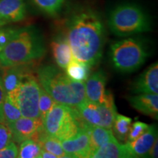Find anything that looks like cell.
I'll return each mask as SVG.
<instances>
[{"instance_id": "1", "label": "cell", "mask_w": 158, "mask_h": 158, "mask_svg": "<svg viewBox=\"0 0 158 158\" xmlns=\"http://www.w3.org/2000/svg\"><path fill=\"white\" fill-rule=\"evenodd\" d=\"M66 39L73 59L92 67L101 59L105 42L102 20L92 10L75 13L67 23Z\"/></svg>"}, {"instance_id": "2", "label": "cell", "mask_w": 158, "mask_h": 158, "mask_svg": "<svg viewBox=\"0 0 158 158\" xmlns=\"http://www.w3.org/2000/svg\"><path fill=\"white\" fill-rule=\"evenodd\" d=\"M37 80L57 103L76 108L86 100L84 82L73 80L54 65L37 69Z\"/></svg>"}, {"instance_id": "3", "label": "cell", "mask_w": 158, "mask_h": 158, "mask_svg": "<svg viewBox=\"0 0 158 158\" xmlns=\"http://www.w3.org/2000/svg\"><path fill=\"white\" fill-rule=\"evenodd\" d=\"M45 51L43 40L35 29H21L0 51V67L4 68L27 64L42 58Z\"/></svg>"}, {"instance_id": "4", "label": "cell", "mask_w": 158, "mask_h": 158, "mask_svg": "<svg viewBox=\"0 0 158 158\" xmlns=\"http://www.w3.org/2000/svg\"><path fill=\"white\" fill-rule=\"evenodd\" d=\"M108 23L110 30L118 37H127L150 30L147 15L141 7L132 3H124L116 7L110 12Z\"/></svg>"}, {"instance_id": "5", "label": "cell", "mask_w": 158, "mask_h": 158, "mask_svg": "<svg viewBox=\"0 0 158 158\" xmlns=\"http://www.w3.org/2000/svg\"><path fill=\"white\" fill-rule=\"evenodd\" d=\"M42 124L47 135L61 141L76 135L83 122L76 108L56 102L42 119Z\"/></svg>"}, {"instance_id": "6", "label": "cell", "mask_w": 158, "mask_h": 158, "mask_svg": "<svg viewBox=\"0 0 158 158\" xmlns=\"http://www.w3.org/2000/svg\"><path fill=\"white\" fill-rule=\"evenodd\" d=\"M109 55L116 70L122 73H131L141 68L149 54L140 40L125 38L110 45Z\"/></svg>"}, {"instance_id": "7", "label": "cell", "mask_w": 158, "mask_h": 158, "mask_svg": "<svg viewBox=\"0 0 158 158\" xmlns=\"http://www.w3.org/2000/svg\"><path fill=\"white\" fill-rule=\"evenodd\" d=\"M40 87L38 80L30 73L25 77L15 90L6 94L19 108L22 116L40 118L39 112Z\"/></svg>"}, {"instance_id": "8", "label": "cell", "mask_w": 158, "mask_h": 158, "mask_svg": "<svg viewBox=\"0 0 158 158\" xmlns=\"http://www.w3.org/2000/svg\"><path fill=\"white\" fill-rule=\"evenodd\" d=\"M7 126L10 130L12 140L18 143L34 137L37 132L43 128L42 120L40 118L25 116H21Z\"/></svg>"}, {"instance_id": "9", "label": "cell", "mask_w": 158, "mask_h": 158, "mask_svg": "<svg viewBox=\"0 0 158 158\" xmlns=\"http://www.w3.org/2000/svg\"><path fill=\"white\" fill-rule=\"evenodd\" d=\"M61 144L69 157H89L91 154L89 137L87 130L84 127H81L74 136L61 141Z\"/></svg>"}, {"instance_id": "10", "label": "cell", "mask_w": 158, "mask_h": 158, "mask_svg": "<svg viewBox=\"0 0 158 158\" xmlns=\"http://www.w3.org/2000/svg\"><path fill=\"white\" fill-rule=\"evenodd\" d=\"M157 138V130L156 125L149 127L139 137L124 144L130 157H147L150 148Z\"/></svg>"}, {"instance_id": "11", "label": "cell", "mask_w": 158, "mask_h": 158, "mask_svg": "<svg viewBox=\"0 0 158 158\" xmlns=\"http://www.w3.org/2000/svg\"><path fill=\"white\" fill-rule=\"evenodd\" d=\"M107 77L102 70H99L87 78L84 81L86 98L90 101L100 104L104 101L106 92Z\"/></svg>"}, {"instance_id": "12", "label": "cell", "mask_w": 158, "mask_h": 158, "mask_svg": "<svg viewBox=\"0 0 158 158\" xmlns=\"http://www.w3.org/2000/svg\"><path fill=\"white\" fill-rule=\"evenodd\" d=\"M133 93H158V64L154 63L136 79L132 86Z\"/></svg>"}, {"instance_id": "13", "label": "cell", "mask_w": 158, "mask_h": 158, "mask_svg": "<svg viewBox=\"0 0 158 158\" xmlns=\"http://www.w3.org/2000/svg\"><path fill=\"white\" fill-rule=\"evenodd\" d=\"M26 14L24 0H0V19L7 23L22 21Z\"/></svg>"}, {"instance_id": "14", "label": "cell", "mask_w": 158, "mask_h": 158, "mask_svg": "<svg viewBox=\"0 0 158 158\" xmlns=\"http://www.w3.org/2000/svg\"><path fill=\"white\" fill-rule=\"evenodd\" d=\"M130 104L135 110L145 115L157 119L158 95L157 94L141 93L127 98Z\"/></svg>"}, {"instance_id": "15", "label": "cell", "mask_w": 158, "mask_h": 158, "mask_svg": "<svg viewBox=\"0 0 158 158\" xmlns=\"http://www.w3.org/2000/svg\"><path fill=\"white\" fill-rule=\"evenodd\" d=\"M53 56L61 69L66 68L73 59L70 46L65 36H59L51 43Z\"/></svg>"}, {"instance_id": "16", "label": "cell", "mask_w": 158, "mask_h": 158, "mask_svg": "<svg viewBox=\"0 0 158 158\" xmlns=\"http://www.w3.org/2000/svg\"><path fill=\"white\" fill-rule=\"evenodd\" d=\"M25 66L26 64H21L4 68L5 70L2 79L6 94L15 90L25 77L30 74Z\"/></svg>"}, {"instance_id": "17", "label": "cell", "mask_w": 158, "mask_h": 158, "mask_svg": "<svg viewBox=\"0 0 158 158\" xmlns=\"http://www.w3.org/2000/svg\"><path fill=\"white\" fill-rule=\"evenodd\" d=\"M92 158H125L130 157L124 144H120L114 137L110 141L99 147L91 154Z\"/></svg>"}, {"instance_id": "18", "label": "cell", "mask_w": 158, "mask_h": 158, "mask_svg": "<svg viewBox=\"0 0 158 158\" xmlns=\"http://www.w3.org/2000/svg\"><path fill=\"white\" fill-rule=\"evenodd\" d=\"M82 127H85L87 130L89 137L91 154L114 138L111 129H108L100 126L90 125L85 123H83Z\"/></svg>"}, {"instance_id": "19", "label": "cell", "mask_w": 158, "mask_h": 158, "mask_svg": "<svg viewBox=\"0 0 158 158\" xmlns=\"http://www.w3.org/2000/svg\"><path fill=\"white\" fill-rule=\"evenodd\" d=\"M98 107L101 118L99 126L111 129L117 112L114 103V97L110 92L107 91L104 101L102 103L98 104Z\"/></svg>"}, {"instance_id": "20", "label": "cell", "mask_w": 158, "mask_h": 158, "mask_svg": "<svg viewBox=\"0 0 158 158\" xmlns=\"http://www.w3.org/2000/svg\"><path fill=\"white\" fill-rule=\"evenodd\" d=\"M76 109L83 123L90 125H100L101 118L99 111L98 104L86 99L77 106Z\"/></svg>"}, {"instance_id": "21", "label": "cell", "mask_w": 158, "mask_h": 158, "mask_svg": "<svg viewBox=\"0 0 158 158\" xmlns=\"http://www.w3.org/2000/svg\"><path fill=\"white\" fill-rule=\"evenodd\" d=\"M34 137H37L32 138L39 142L42 149L54 154L57 158L69 157L63 149L61 141L47 135L43 130V128L40 130Z\"/></svg>"}, {"instance_id": "22", "label": "cell", "mask_w": 158, "mask_h": 158, "mask_svg": "<svg viewBox=\"0 0 158 158\" xmlns=\"http://www.w3.org/2000/svg\"><path fill=\"white\" fill-rule=\"evenodd\" d=\"M89 66L73 59L64 69L67 75L73 80L84 82L88 78Z\"/></svg>"}, {"instance_id": "23", "label": "cell", "mask_w": 158, "mask_h": 158, "mask_svg": "<svg viewBox=\"0 0 158 158\" xmlns=\"http://www.w3.org/2000/svg\"><path fill=\"white\" fill-rule=\"evenodd\" d=\"M131 123L132 119L130 118L121 114H116L111 130L119 141H124L127 140Z\"/></svg>"}, {"instance_id": "24", "label": "cell", "mask_w": 158, "mask_h": 158, "mask_svg": "<svg viewBox=\"0 0 158 158\" xmlns=\"http://www.w3.org/2000/svg\"><path fill=\"white\" fill-rule=\"evenodd\" d=\"M42 147L39 142L31 138L20 143L19 149V158H36L38 157Z\"/></svg>"}, {"instance_id": "25", "label": "cell", "mask_w": 158, "mask_h": 158, "mask_svg": "<svg viewBox=\"0 0 158 158\" xmlns=\"http://www.w3.org/2000/svg\"><path fill=\"white\" fill-rule=\"evenodd\" d=\"M41 11L51 16H56L62 10L65 0H31Z\"/></svg>"}, {"instance_id": "26", "label": "cell", "mask_w": 158, "mask_h": 158, "mask_svg": "<svg viewBox=\"0 0 158 158\" xmlns=\"http://www.w3.org/2000/svg\"><path fill=\"white\" fill-rule=\"evenodd\" d=\"M3 115L5 124L7 125L13 123V122L16 121L18 118L22 116L19 108L7 94H6L3 103Z\"/></svg>"}, {"instance_id": "27", "label": "cell", "mask_w": 158, "mask_h": 158, "mask_svg": "<svg viewBox=\"0 0 158 158\" xmlns=\"http://www.w3.org/2000/svg\"><path fill=\"white\" fill-rule=\"evenodd\" d=\"M55 103H56V102L41 86L39 98V112L41 120L44 118V116L46 115V114L50 110Z\"/></svg>"}, {"instance_id": "28", "label": "cell", "mask_w": 158, "mask_h": 158, "mask_svg": "<svg viewBox=\"0 0 158 158\" xmlns=\"http://www.w3.org/2000/svg\"><path fill=\"white\" fill-rule=\"evenodd\" d=\"M148 127H149V124L143 123L142 122L137 121L134 122L130 127L129 134L127 138V141H131L136 139L147 129Z\"/></svg>"}, {"instance_id": "29", "label": "cell", "mask_w": 158, "mask_h": 158, "mask_svg": "<svg viewBox=\"0 0 158 158\" xmlns=\"http://www.w3.org/2000/svg\"><path fill=\"white\" fill-rule=\"evenodd\" d=\"M19 29H0V50H2L11 40L13 39Z\"/></svg>"}, {"instance_id": "30", "label": "cell", "mask_w": 158, "mask_h": 158, "mask_svg": "<svg viewBox=\"0 0 158 158\" xmlns=\"http://www.w3.org/2000/svg\"><path fill=\"white\" fill-rule=\"evenodd\" d=\"M18 155L19 149L15 142L12 141L0 149V158H15L18 157Z\"/></svg>"}, {"instance_id": "31", "label": "cell", "mask_w": 158, "mask_h": 158, "mask_svg": "<svg viewBox=\"0 0 158 158\" xmlns=\"http://www.w3.org/2000/svg\"><path fill=\"white\" fill-rule=\"evenodd\" d=\"M12 141L10 130L7 124L0 123V149Z\"/></svg>"}, {"instance_id": "32", "label": "cell", "mask_w": 158, "mask_h": 158, "mask_svg": "<svg viewBox=\"0 0 158 158\" xmlns=\"http://www.w3.org/2000/svg\"><path fill=\"white\" fill-rule=\"evenodd\" d=\"M6 96V92L4 87V84L2 77L0 76V123L5 124V118L3 115V103Z\"/></svg>"}, {"instance_id": "33", "label": "cell", "mask_w": 158, "mask_h": 158, "mask_svg": "<svg viewBox=\"0 0 158 158\" xmlns=\"http://www.w3.org/2000/svg\"><path fill=\"white\" fill-rule=\"evenodd\" d=\"M158 143H157V138L155 140V143H153V145L152 146V147L150 148L149 152L147 154V157H152L155 158L157 157V152H158Z\"/></svg>"}, {"instance_id": "34", "label": "cell", "mask_w": 158, "mask_h": 158, "mask_svg": "<svg viewBox=\"0 0 158 158\" xmlns=\"http://www.w3.org/2000/svg\"><path fill=\"white\" fill-rule=\"evenodd\" d=\"M38 158H57L54 154L49 152L46 150L42 149L39 154Z\"/></svg>"}, {"instance_id": "35", "label": "cell", "mask_w": 158, "mask_h": 158, "mask_svg": "<svg viewBox=\"0 0 158 158\" xmlns=\"http://www.w3.org/2000/svg\"><path fill=\"white\" fill-rule=\"evenodd\" d=\"M7 22H6V21H4V20H2V19H0V27H3V26H5V25H6L7 24Z\"/></svg>"}, {"instance_id": "36", "label": "cell", "mask_w": 158, "mask_h": 158, "mask_svg": "<svg viewBox=\"0 0 158 158\" xmlns=\"http://www.w3.org/2000/svg\"><path fill=\"white\" fill-rule=\"evenodd\" d=\"M0 51H1V50H0Z\"/></svg>"}]
</instances>
